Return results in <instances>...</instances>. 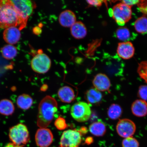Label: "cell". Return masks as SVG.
<instances>
[{"mask_svg":"<svg viewBox=\"0 0 147 147\" xmlns=\"http://www.w3.org/2000/svg\"><path fill=\"white\" fill-rule=\"evenodd\" d=\"M76 15L72 11L64 10L59 17V21L61 25L64 27H71L76 22Z\"/></svg>","mask_w":147,"mask_h":147,"instance_id":"14","label":"cell"},{"mask_svg":"<svg viewBox=\"0 0 147 147\" xmlns=\"http://www.w3.org/2000/svg\"><path fill=\"white\" fill-rule=\"evenodd\" d=\"M9 137L13 144L17 146H24L30 139L28 129L23 123L18 124L10 128Z\"/></svg>","mask_w":147,"mask_h":147,"instance_id":"3","label":"cell"},{"mask_svg":"<svg viewBox=\"0 0 147 147\" xmlns=\"http://www.w3.org/2000/svg\"><path fill=\"white\" fill-rule=\"evenodd\" d=\"M15 106L11 101L8 99L0 100V114L7 116L12 115L15 111Z\"/></svg>","mask_w":147,"mask_h":147,"instance_id":"20","label":"cell"},{"mask_svg":"<svg viewBox=\"0 0 147 147\" xmlns=\"http://www.w3.org/2000/svg\"><path fill=\"white\" fill-rule=\"evenodd\" d=\"M136 129V127L135 123L128 119H120L116 126L117 134L119 136L124 138L133 137Z\"/></svg>","mask_w":147,"mask_h":147,"instance_id":"9","label":"cell"},{"mask_svg":"<svg viewBox=\"0 0 147 147\" xmlns=\"http://www.w3.org/2000/svg\"><path fill=\"white\" fill-rule=\"evenodd\" d=\"M140 1H122V3H124V4L128 5V6L131 7L133 5L137 4L139 3Z\"/></svg>","mask_w":147,"mask_h":147,"instance_id":"32","label":"cell"},{"mask_svg":"<svg viewBox=\"0 0 147 147\" xmlns=\"http://www.w3.org/2000/svg\"><path fill=\"white\" fill-rule=\"evenodd\" d=\"M122 113V109L120 105L117 104H113L110 106L108 109L107 115L110 119L116 120L121 116Z\"/></svg>","mask_w":147,"mask_h":147,"instance_id":"24","label":"cell"},{"mask_svg":"<svg viewBox=\"0 0 147 147\" xmlns=\"http://www.w3.org/2000/svg\"><path fill=\"white\" fill-rule=\"evenodd\" d=\"M16 103L18 107L20 109L27 110L32 107L33 104V100L30 95L23 94L18 97Z\"/></svg>","mask_w":147,"mask_h":147,"instance_id":"19","label":"cell"},{"mask_svg":"<svg viewBox=\"0 0 147 147\" xmlns=\"http://www.w3.org/2000/svg\"><path fill=\"white\" fill-rule=\"evenodd\" d=\"M71 114L73 118L79 122H87L90 117L91 111L89 105L85 102H78L71 107Z\"/></svg>","mask_w":147,"mask_h":147,"instance_id":"6","label":"cell"},{"mask_svg":"<svg viewBox=\"0 0 147 147\" xmlns=\"http://www.w3.org/2000/svg\"><path fill=\"white\" fill-rule=\"evenodd\" d=\"M54 125L58 129L60 130H64L68 127V125L66 123L65 119L63 117H59L55 120Z\"/></svg>","mask_w":147,"mask_h":147,"instance_id":"28","label":"cell"},{"mask_svg":"<svg viewBox=\"0 0 147 147\" xmlns=\"http://www.w3.org/2000/svg\"><path fill=\"white\" fill-rule=\"evenodd\" d=\"M135 52V48L131 42H122L119 43L117 53L119 58L125 60L130 59L133 57Z\"/></svg>","mask_w":147,"mask_h":147,"instance_id":"11","label":"cell"},{"mask_svg":"<svg viewBox=\"0 0 147 147\" xmlns=\"http://www.w3.org/2000/svg\"><path fill=\"white\" fill-rule=\"evenodd\" d=\"M86 1L89 5L96 7L101 6L104 2L102 1Z\"/></svg>","mask_w":147,"mask_h":147,"instance_id":"31","label":"cell"},{"mask_svg":"<svg viewBox=\"0 0 147 147\" xmlns=\"http://www.w3.org/2000/svg\"><path fill=\"white\" fill-rule=\"evenodd\" d=\"M116 36L118 39L124 42H127L134 39V36L127 27H121L116 31Z\"/></svg>","mask_w":147,"mask_h":147,"instance_id":"22","label":"cell"},{"mask_svg":"<svg viewBox=\"0 0 147 147\" xmlns=\"http://www.w3.org/2000/svg\"><path fill=\"white\" fill-rule=\"evenodd\" d=\"M139 97L143 100H147V86L141 85L139 88L138 93Z\"/></svg>","mask_w":147,"mask_h":147,"instance_id":"29","label":"cell"},{"mask_svg":"<svg viewBox=\"0 0 147 147\" xmlns=\"http://www.w3.org/2000/svg\"><path fill=\"white\" fill-rule=\"evenodd\" d=\"M92 83L95 88L100 91H108L111 86L109 78L102 73L97 74L94 78Z\"/></svg>","mask_w":147,"mask_h":147,"instance_id":"13","label":"cell"},{"mask_svg":"<svg viewBox=\"0 0 147 147\" xmlns=\"http://www.w3.org/2000/svg\"><path fill=\"white\" fill-rule=\"evenodd\" d=\"M137 72L140 78L147 84V61L139 64Z\"/></svg>","mask_w":147,"mask_h":147,"instance_id":"26","label":"cell"},{"mask_svg":"<svg viewBox=\"0 0 147 147\" xmlns=\"http://www.w3.org/2000/svg\"><path fill=\"white\" fill-rule=\"evenodd\" d=\"M58 110V104L53 97L48 95L42 99L38 107L37 125L40 128H47Z\"/></svg>","mask_w":147,"mask_h":147,"instance_id":"2","label":"cell"},{"mask_svg":"<svg viewBox=\"0 0 147 147\" xmlns=\"http://www.w3.org/2000/svg\"><path fill=\"white\" fill-rule=\"evenodd\" d=\"M51 64L50 58L43 53L42 50L38 51V54L33 57L31 62V67L33 70L40 74H43L48 71Z\"/></svg>","mask_w":147,"mask_h":147,"instance_id":"5","label":"cell"},{"mask_svg":"<svg viewBox=\"0 0 147 147\" xmlns=\"http://www.w3.org/2000/svg\"><path fill=\"white\" fill-rule=\"evenodd\" d=\"M89 130L94 136L96 137H102L106 134V127L104 123L101 121H98L90 125Z\"/></svg>","mask_w":147,"mask_h":147,"instance_id":"21","label":"cell"},{"mask_svg":"<svg viewBox=\"0 0 147 147\" xmlns=\"http://www.w3.org/2000/svg\"><path fill=\"white\" fill-rule=\"evenodd\" d=\"M79 131L80 132V133H81L82 135L87 133L88 131L87 128V127H82L80 128Z\"/></svg>","mask_w":147,"mask_h":147,"instance_id":"34","label":"cell"},{"mask_svg":"<svg viewBox=\"0 0 147 147\" xmlns=\"http://www.w3.org/2000/svg\"><path fill=\"white\" fill-rule=\"evenodd\" d=\"M70 30L71 36L77 39H82L87 34V28L81 21H76L71 27Z\"/></svg>","mask_w":147,"mask_h":147,"instance_id":"16","label":"cell"},{"mask_svg":"<svg viewBox=\"0 0 147 147\" xmlns=\"http://www.w3.org/2000/svg\"><path fill=\"white\" fill-rule=\"evenodd\" d=\"M136 32L139 34H144L147 33V17L144 16L138 18L134 24Z\"/></svg>","mask_w":147,"mask_h":147,"instance_id":"25","label":"cell"},{"mask_svg":"<svg viewBox=\"0 0 147 147\" xmlns=\"http://www.w3.org/2000/svg\"><path fill=\"white\" fill-rule=\"evenodd\" d=\"M47 88L48 87L47 85H44L43 87H42L41 88V90L43 91H45L46 90H47Z\"/></svg>","mask_w":147,"mask_h":147,"instance_id":"37","label":"cell"},{"mask_svg":"<svg viewBox=\"0 0 147 147\" xmlns=\"http://www.w3.org/2000/svg\"><path fill=\"white\" fill-rule=\"evenodd\" d=\"M3 38L9 45H13L17 43L21 37L20 30L18 28L12 27L5 29L3 31Z\"/></svg>","mask_w":147,"mask_h":147,"instance_id":"12","label":"cell"},{"mask_svg":"<svg viewBox=\"0 0 147 147\" xmlns=\"http://www.w3.org/2000/svg\"><path fill=\"white\" fill-rule=\"evenodd\" d=\"M93 141V139L92 138L89 137L86 139V142L87 144H90L91 143H92Z\"/></svg>","mask_w":147,"mask_h":147,"instance_id":"35","label":"cell"},{"mask_svg":"<svg viewBox=\"0 0 147 147\" xmlns=\"http://www.w3.org/2000/svg\"><path fill=\"white\" fill-rule=\"evenodd\" d=\"M1 52L3 57L8 60L13 59L18 54L16 48L10 45H5L2 47Z\"/></svg>","mask_w":147,"mask_h":147,"instance_id":"23","label":"cell"},{"mask_svg":"<svg viewBox=\"0 0 147 147\" xmlns=\"http://www.w3.org/2000/svg\"><path fill=\"white\" fill-rule=\"evenodd\" d=\"M137 6L140 11L147 15V1H140Z\"/></svg>","mask_w":147,"mask_h":147,"instance_id":"30","label":"cell"},{"mask_svg":"<svg viewBox=\"0 0 147 147\" xmlns=\"http://www.w3.org/2000/svg\"><path fill=\"white\" fill-rule=\"evenodd\" d=\"M131 7L124 3H117L113 7L112 16L117 24L123 26L131 19L132 17Z\"/></svg>","mask_w":147,"mask_h":147,"instance_id":"4","label":"cell"},{"mask_svg":"<svg viewBox=\"0 0 147 147\" xmlns=\"http://www.w3.org/2000/svg\"><path fill=\"white\" fill-rule=\"evenodd\" d=\"M27 24L11 1L0 0V28L15 27L21 30Z\"/></svg>","mask_w":147,"mask_h":147,"instance_id":"1","label":"cell"},{"mask_svg":"<svg viewBox=\"0 0 147 147\" xmlns=\"http://www.w3.org/2000/svg\"><path fill=\"white\" fill-rule=\"evenodd\" d=\"M122 147H139V143L136 139L133 137L124 138L122 142Z\"/></svg>","mask_w":147,"mask_h":147,"instance_id":"27","label":"cell"},{"mask_svg":"<svg viewBox=\"0 0 147 147\" xmlns=\"http://www.w3.org/2000/svg\"><path fill=\"white\" fill-rule=\"evenodd\" d=\"M20 14L26 22L36 7L35 3L30 0L11 1Z\"/></svg>","mask_w":147,"mask_h":147,"instance_id":"8","label":"cell"},{"mask_svg":"<svg viewBox=\"0 0 147 147\" xmlns=\"http://www.w3.org/2000/svg\"><path fill=\"white\" fill-rule=\"evenodd\" d=\"M16 147H23V146H16Z\"/></svg>","mask_w":147,"mask_h":147,"instance_id":"38","label":"cell"},{"mask_svg":"<svg viewBox=\"0 0 147 147\" xmlns=\"http://www.w3.org/2000/svg\"><path fill=\"white\" fill-rule=\"evenodd\" d=\"M5 147H16V146L12 143H9Z\"/></svg>","mask_w":147,"mask_h":147,"instance_id":"36","label":"cell"},{"mask_svg":"<svg viewBox=\"0 0 147 147\" xmlns=\"http://www.w3.org/2000/svg\"><path fill=\"white\" fill-rule=\"evenodd\" d=\"M58 95L61 102L67 103L72 102L75 98L74 91L69 86L61 88L58 91Z\"/></svg>","mask_w":147,"mask_h":147,"instance_id":"17","label":"cell"},{"mask_svg":"<svg viewBox=\"0 0 147 147\" xmlns=\"http://www.w3.org/2000/svg\"><path fill=\"white\" fill-rule=\"evenodd\" d=\"M82 136L79 130H66L62 134L59 147H79L82 142Z\"/></svg>","mask_w":147,"mask_h":147,"instance_id":"7","label":"cell"},{"mask_svg":"<svg viewBox=\"0 0 147 147\" xmlns=\"http://www.w3.org/2000/svg\"><path fill=\"white\" fill-rule=\"evenodd\" d=\"M33 31L35 34L38 35L41 34L42 30L40 27L37 26L34 28Z\"/></svg>","mask_w":147,"mask_h":147,"instance_id":"33","label":"cell"},{"mask_svg":"<svg viewBox=\"0 0 147 147\" xmlns=\"http://www.w3.org/2000/svg\"><path fill=\"white\" fill-rule=\"evenodd\" d=\"M85 98L89 103L96 105L100 104L102 98V95L100 91L95 88H91L86 92Z\"/></svg>","mask_w":147,"mask_h":147,"instance_id":"18","label":"cell"},{"mask_svg":"<svg viewBox=\"0 0 147 147\" xmlns=\"http://www.w3.org/2000/svg\"><path fill=\"white\" fill-rule=\"evenodd\" d=\"M131 111L133 114L138 117H143L147 115V102L146 101L138 99L132 104Z\"/></svg>","mask_w":147,"mask_h":147,"instance_id":"15","label":"cell"},{"mask_svg":"<svg viewBox=\"0 0 147 147\" xmlns=\"http://www.w3.org/2000/svg\"><path fill=\"white\" fill-rule=\"evenodd\" d=\"M54 137L51 130L47 128H40L37 130L35 141L39 147H48L52 143Z\"/></svg>","mask_w":147,"mask_h":147,"instance_id":"10","label":"cell"}]
</instances>
